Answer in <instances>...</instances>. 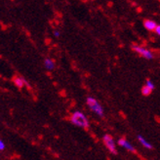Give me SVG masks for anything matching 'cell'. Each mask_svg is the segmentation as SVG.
Listing matches in <instances>:
<instances>
[{"mask_svg": "<svg viewBox=\"0 0 160 160\" xmlns=\"http://www.w3.org/2000/svg\"><path fill=\"white\" fill-rule=\"evenodd\" d=\"M70 122L77 127L84 128V129H87L89 127V121H88L87 117L85 116V114L80 112V111H75V112L71 114Z\"/></svg>", "mask_w": 160, "mask_h": 160, "instance_id": "obj_1", "label": "cell"}, {"mask_svg": "<svg viewBox=\"0 0 160 160\" xmlns=\"http://www.w3.org/2000/svg\"><path fill=\"white\" fill-rule=\"evenodd\" d=\"M86 103L93 112H95L100 117H103V115H105V113H103V108L97 100L92 98V97H88L86 100Z\"/></svg>", "mask_w": 160, "mask_h": 160, "instance_id": "obj_2", "label": "cell"}, {"mask_svg": "<svg viewBox=\"0 0 160 160\" xmlns=\"http://www.w3.org/2000/svg\"><path fill=\"white\" fill-rule=\"evenodd\" d=\"M103 143H105V146L107 147V148L110 151L111 153L113 154H117V149H116V143H115V141L114 139L111 137L110 135H106L103 136Z\"/></svg>", "mask_w": 160, "mask_h": 160, "instance_id": "obj_3", "label": "cell"}, {"mask_svg": "<svg viewBox=\"0 0 160 160\" xmlns=\"http://www.w3.org/2000/svg\"><path fill=\"white\" fill-rule=\"evenodd\" d=\"M132 50L135 51L136 53H138L141 57L146 58L148 60H151L153 58V54L151 53L149 50H148L147 48L142 47V46H139V45H133L132 46Z\"/></svg>", "mask_w": 160, "mask_h": 160, "instance_id": "obj_4", "label": "cell"}, {"mask_svg": "<svg viewBox=\"0 0 160 160\" xmlns=\"http://www.w3.org/2000/svg\"><path fill=\"white\" fill-rule=\"evenodd\" d=\"M117 143L120 146V147H122L123 148L127 149L128 151H131V152H136V149L135 148L131 145V143L128 142L125 138H121V139H119Z\"/></svg>", "mask_w": 160, "mask_h": 160, "instance_id": "obj_5", "label": "cell"}, {"mask_svg": "<svg viewBox=\"0 0 160 160\" xmlns=\"http://www.w3.org/2000/svg\"><path fill=\"white\" fill-rule=\"evenodd\" d=\"M143 27H145L149 31H153L156 29L157 25L154 21H151V20H145L143 21Z\"/></svg>", "mask_w": 160, "mask_h": 160, "instance_id": "obj_6", "label": "cell"}, {"mask_svg": "<svg viewBox=\"0 0 160 160\" xmlns=\"http://www.w3.org/2000/svg\"><path fill=\"white\" fill-rule=\"evenodd\" d=\"M13 81H14L15 85L17 86L18 88H22L23 86H25V84H26L25 79H23L22 77H21V76H15L13 78Z\"/></svg>", "mask_w": 160, "mask_h": 160, "instance_id": "obj_7", "label": "cell"}, {"mask_svg": "<svg viewBox=\"0 0 160 160\" xmlns=\"http://www.w3.org/2000/svg\"><path fill=\"white\" fill-rule=\"evenodd\" d=\"M44 67L47 70L51 71L55 68V62L51 59H45L44 60Z\"/></svg>", "mask_w": 160, "mask_h": 160, "instance_id": "obj_8", "label": "cell"}, {"mask_svg": "<svg viewBox=\"0 0 160 160\" xmlns=\"http://www.w3.org/2000/svg\"><path fill=\"white\" fill-rule=\"evenodd\" d=\"M138 140H139V142L142 143V145L143 146V148H148V149H151V148H152V146H151V143H149L145 138L142 137V136L139 135V136H138Z\"/></svg>", "mask_w": 160, "mask_h": 160, "instance_id": "obj_9", "label": "cell"}, {"mask_svg": "<svg viewBox=\"0 0 160 160\" xmlns=\"http://www.w3.org/2000/svg\"><path fill=\"white\" fill-rule=\"evenodd\" d=\"M151 92H152V90L149 89V88L148 86H146V85L142 88V94L143 96H149L151 94Z\"/></svg>", "mask_w": 160, "mask_h": 160, "instance_id": "obj_10", "label": "cell"}, {"mask_svg": "<svg viewBox=\"0 0 160 160\" xmlns=\"http://www.w3.org/2000/svg\"><path fill=\"white\" fill-rule=\"evenodd\" d=\"M146 86H148L149 89H151L153 91V89H154V84H153V82L151 81V80H149V79H148L147 80V82H146Z\"/></svg>", "mask_w": 160, "mask_h": 160, "instance_id": "obj_11", "label": "cell"}, {"mask_svg": "<svg viewBox=\"0 0 160 160\" xmlns=\"http://www.w3.org/2000/svg\"><path fill=\"white\" fill-rule=\"evenodd\" d=\"M4 149H5V143H4V142L1 140V141H0V150L3 151Z\"/></svg>", "mask_w": 160, "mask_h": 160, "instance_id": "obj_12", "label": "cell"}, {"mask_svg": "<svg viewBox=\"0 0 160 160\" xmlns=\"http://www.w3.org/2000/svg\"><path fill=\"white\" fill-rule=\"evenodd\" d=\"M54 34H55V36H56V37H59V36H60V31L55 30V31H54Z\"/></svg>", "mask_w": 160, "mask_h": 160, "instance_id": "obj_13", "label": "cell"}, {"mask_svg": "<svg viewBox=\"0 0 160 160\" xmlns=\"http://www.w3.org/2000/svg\"><path fill=\"white\" fill-rule=\"evenodd\" d=\"M155 31H156V33H157L158 35H160V26H157V28H156Z\"/></svg>", "mask_w": 160, "mask_h": 160, "instance_id": "obj_14", "label": "cell"}]
</instances>
